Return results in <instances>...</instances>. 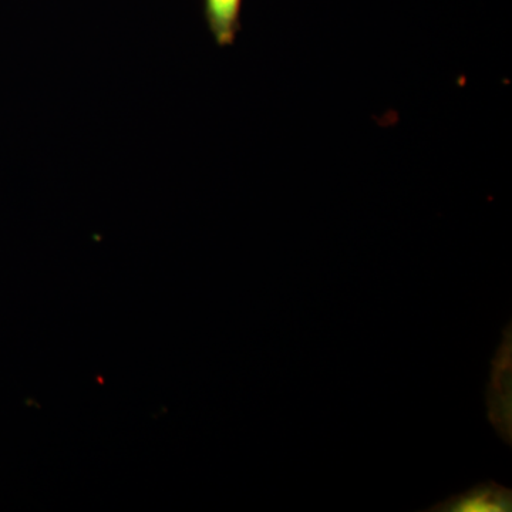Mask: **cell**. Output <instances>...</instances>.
<instances>
[{
    "label": "cell",
    "mask_w": 512,
    "mask_h": 512,
    "mask_svg": "<svg viewBox=\"0 0 512 512\" xmlns=\"http://www.w3.org/2000/svg\"><path fill=\"white\" fill-rule=\"evenodd\" d=\"M505 336L503 346L493 360V376L488 390L490 419L505 441L511 443V338Z\"/></svg>",
    "instance_id": "cell-1"
},
{
    "label": "cell",
    "mask_w": 512,
    "mask_h": 512,
    "mask_svg": "<svg viewBox=\"0 0 512 512\" xmlns=\"http://www.w3.org/2000/svg\"><path fill=\"white\" fill-rule=\"evenodd\" d=\"M512 493L510 488L487 481L470 488L463 494L447 498L443 503L434 505L429 511L439 512H510Z\"/></svg>",
    "instance_id": "cell-2"
},
{
    "label": "cell",
    "mask_w": 512,
    "mask_h": 512,
    "mask_svg": "<svg viewBox=\"0 0 512 512\" xmlns=\"http://www.w3.org/2000/svg\"><path fill=\"white\" fill-rule=\"evenodd\" d=\"M242 0H204L208 29L218 47L235 45L241 29Z\"/></svg>",
    "instance_id": "cell-3"
}]
</instances>
